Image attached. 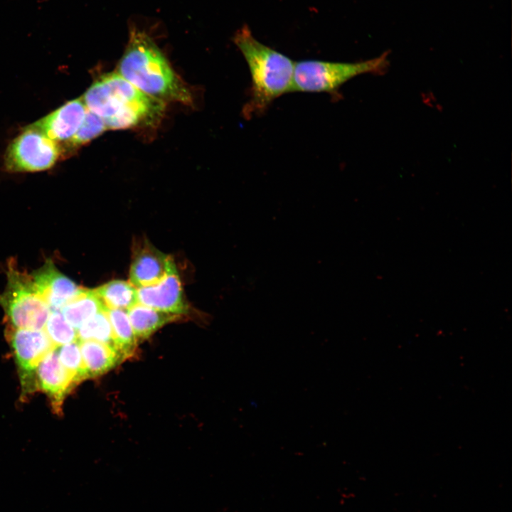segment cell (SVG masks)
Returning a JSON list of instances; mask_svg holds the SVG:
<instances>
[{
  "instance_id": "3957f363",
  "label": "cell",
  "mask_w": 512,
  "mask_h": 512,
  "mask_svg": "<svg viewBox=\"0 0 512 512\" xmlns=\"http://www.w3.org/2000/svg\"><path fill=\"white\" fill-rule=\"evenodd\" d=\"M117 73L143 92L165 103L193 102L186 85L144 33L135 32L131 35Z\"/></svg>"
},
{
  "instance_id": "8992f818",
  "label": "cell",
  "mask_w": 512,
  "mask_h": 512,
  "mask_svg": "<svg viewBox=\"0 0 512 512\" xmlns=\"http://www.w3.org/2000/svg\"><path fill=\"white\" fill-rule=\"evenodd\" d=\"M63 157L60 144L30 125L8 146L4 166L11 172L41 171L52 168Z\"/></svg>"
},
{
  "instance_id": "8fae6325",
  "label": "cell",
  "mask_w": 512,
  "mask_h": 512,
  "mask_svg": "<svg viewBox=\"0 0 512 512\" xmlns=\"http://www.w3.org/2000/svg\"><path fill=\"white\" fill-rule=\"evenodd\" d=\"M87 108L82 97L60 107L31 126L61 144L69 141L82 125Z\"/></svg>"
},
{
  "instance_id": "e0dca14e",
  "label": "cell",
  "mask_w": 512,
  "mask_h": 512,
  "mask_svg": "<svg viewBox=\"0 0 512 512\" xmlns=\"http://www.w3.org/2000/svg\"><path fill=\"white\" fill-rule=\"evenodd\" d=\"M114 347L124 358L129 357L135 351L137 339L134 335L127 310L107 309Z\"/></svg>"
},
{
  "instance_id": "7a4b0ae2",
  "label": "cell",
  "mask_w": 512,
  "mask_h": 512,
  "mask_svg": "<svg viewBox=\"0 0 512 512\" xmlns=\"http://www.w3.org/2000/svg\"><path fill=\"white\" fill-rule=\"evenodd\" d=\"M233 40L250 70V98L242 113L251 118L262 114L275 99L293 92L295 63L257 40L247 25L236 32Z\"/></svg>"
},
{
  "instance_id": "9a60e30c",
  "label": "cell",
  "mask_w": 512,
  "mask_h": 512,
  "mask_svg": "<svg viewBox=\"0 0 512 512\" xmlns=\"http://www.w3.org/2000/svg\"><path fill=\"white\" fill-rule=\"evenodd\" d=\"M105 308L94 289H83L78 296L67 303L60 311L66 321L78 329L86 321Z\"/></svg>"
},
{
  "instance_id": "44dd1931",
  "label": "cell",
  "mask_w": 512,
  "mask_h": 512,
  "mask_svg": "<svg viewBox=\"0 0 512 512\" xmlns=\"http://www.w3.org/2000/svg\"><path fill=\"white\" fill-rule=\"evenodd\" d=\"M60 362L74 377L77 383L87 379L78 340L58 347Z\"/></svg>"
},
{
  "instance_id": "ac0fdd59",
  "label": "cell",
  "mask_w": 512,
  "mask_h": 512,
  "mask_svg": "<svg viewBox=\"0 0 512 512\" xmlns=\"http://www.w3.org/2000/svg\"><path fill=\"white\" fill-rule=\"evenodd\" d=\"M106 130L107 128L103 121L87 109L84 121L79 129L69 141L61 144L64 157L73 154Z\"/></svg>"
},
{
  "instance_id": "5bb4252c",
  "label": "cell",
  "mask_w": 512,
  "mask_h": 512,
  "mask_svg": "<svg viewBox=\"0 0 512 512\" xmlns=\"http://www.w3.org/2000/svg\"><path fill=\"white\" fill-rule=\"evenodd\" d=\"M127 311L137 341L148 338L164 325L181 317V315L159 311L138 302Z\"/></svg>"
},
{
  "instance_id": "d6986e66",
  "label": "cell",
  "mask_w": 512,
  "mask_h": 512,
  "mask_svg": "<svg viewBox=\"0 0 512 512\" xmlns=\"http://www.w3.org/2000/svg\"><path fill=\"white\" fill-rule=\"evenodd\" d=\"M105 309L97 312L78 329V341L93 340L114 347L112 328Z\"/></svg>"
},
{
  "instance_id": "2e32d148",
  "label": "cell",
  "mask_w": 512,
  "mask_h": 512,
  "mask_svg": "<svg viewBox=\"0 0 512 512\" xmlns=\"http://www.w3.org/2000/svg\"><path fill=\"white\" fill-rule=\"evenodd\" d=\"M107 309L127 310L137 303V289L129 282L114 279L94 289Z\"/></svg>"
},
{
  "instance_id": "52a82bcc",
  "label": "cell",
  "mask_w": 512,
  "mask_h": 512,
  "mask_svg": "<svg viewBox=\"0 0 512 512\" xmlns=\"http://www.w3.org/2000/svg\"><path fill=\"white\" fill-rule=\"evenodd\" d=\"M6 336L11 343L23 390H37L36 371L44 357L56 348L43 329H18L7 326Z\"/></svg>"
},
{
  "instance_id": "ba28073f",
  "label": "cell",
  "mask_w": 512,
  "mask_h": 512,
  "mask_svg": "<svg viewBox=\"0 0 512 512\" xmlns=\"http://www.w3.org/2000/svg\"><path fill=\"white\" fill-rule=\"evenodd\" d=\"M176 270L173 258L146 239H140L134 244L129 282L135 287L155 284Z\"/></svg>"
},
{
  "instance_id": "7c38bea8",
  "label": "cell",
  "mask_w": 512,
  "mask_h": 512,
  "mask_svg": "<svg viewBox=\"0 0 512 512\" xmlns=\"http://www.w3.org/2000/svg\"><path fill=\"white\" fill-rule=\"evenodd\" d=\"M36 378L37 389L47 394L53 410L55 413L61 414L65 397L78 383L60 362L55 349L48 353L38 364Z\"/></svg>"
},
{
  "instance_id": "9c48e42d",
  "label": "cell",
  "mask_w": 512,
  "mask_h": 512,
  "mask_svg": "<svg viewBox=\"0 0 512 512\" xmlns=\"http://www.w3.org/2000/svg\"><path fill=\"white\" fill-rule=\"evenodd\" d=\"M137 302L152 309L183 315L188 311L182 284L176 270L159 282L137 288Z\"/></svg>"
},
{
  "instance_id": "277c9868",
  "label": "cell",
  "mask_w": 512,
  "mask_h": 512,
  "mask_svg": "<svg viewBox=\"0 0 512 512\" xmlns=\"http://www.w3.org/2000/svg\"><path fill=\"white\" fill-rule=\"evenodd\" d=\"M388 65L387 53L356 63L306 60L295 63L293 91L336 92L351 79L366 73H381Z\"/></svg>"
},
{
  "instance_id": "6da1fadb",
  "label": "cell",
  "mask_w": 512,
  "mask_h": 512,
  "mask_svg": "<svg viewBox=\"0 0 512 512\" xmlns=\"http://www.w3.org/2000/svg\"><path fill=\"white\" fill-rule=\"evenodd\" d=\"M82 98L107 130L155 127L166 108L165 102L143 92L117 72L99 77Z\"/></svg>"
},
{
  "instance_id": "4fadbf2b",
  "label": "cell",
  "mask_w": 512,
  "mask_h": 512,
  "mask_svg": "<svg viewBox=\"0 0 512 512\" xmlns=\"http://www.w3.org/2000/svg\"><path fill=\"white\" fill-rule=\"evenodd\" d=\"M78 341L87 378L106 373L124 359L112 345L93 340Z\"/></svg>"
},
{
  "instance_id": "30bf717a",
  "label": "cell",
  "mask_w": 512,
  "mask_h": 512,
  "mask_svg": "<svg viewBox=\"0 0 512 512\" xmlns=\"http://www.w3.org/2000/svg\"><path fill=\"white\" fill-rule=\"evenodd\" d=\"M31 277L50 311L60 310L84 289L60 272L51 260H47Z\"/></svg>"
},
{
  "instance_id": "5b68a950",
  "label": "cell",
  "mask_w": 512,
  "mask_h": 512,
  "mask_svg": "<svg viewBox=\"0 0 512 512\" xmlns=\"http://www.w3.org/2000/svg\"><path fill=\"white\" fill-rule=\"evenodd\" d=\"M0 305L9 325L18 329H43L50 309L40 296L31 276L9 262L5 290L0 294Z\"/></svg>"
},
{
  "instance_id": "ffe728a7",
  "label": "cell",
  "mask_w": 512,
  "mask_h": 512,
  "mask_svg": "<svg viewBox=\"0 0 512 512\" xmlns=\"http://www.w3.org/2000/svg\"><path fill=\"white\" fill-rule=\"evenodd\" d=\"M44 328L56 348L78 341L77 331L66 321L60 310L50 311Z\"/></svg>"
}]
</instances>
